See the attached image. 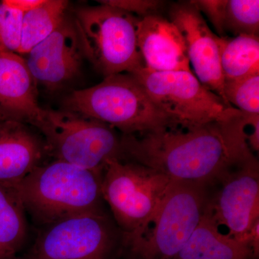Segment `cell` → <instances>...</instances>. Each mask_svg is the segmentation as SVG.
Segmentation results:
<instances>
[{
	"label": "cell",
	"instance_id": "6da1fadb",
	"mask_svg": "<svg viewBox=\"0 0 259 259\" xmlns=\"http://www.w3.org/2000/svg\"><path fill=\"white\" fill-rule=\"evenodd\" d=\"M248 114L182 128L120 137L122 161L152 168L172 182L209 185L255 156L248 143Z\"/></svg>",
	"mask_w": 259,
	"mask_h": 259
},
{
	"label": "cell",
	"instance_id": "7a4b0ae2",
	"mask_svg": "<svg viewBox=\"0 0 259 259\" xmlns=\"http://www.w3.org/2000/svg\"><path fill=\"white\" fill-rule=\"evenodd\" d=\"M102 173L54 160L10 186L26 213L44 227L65 218L104 211Z\"/></svg>",
	"mask_w": 259,
	"mask_h": 259
},
{
	"label": "cell",
	"instance_id": "3957f363",
	"mask_svg": "<svg viewBox=\"0 0 259 259\" xmlns=\"http://www.w3.org/2000/svg\"><path fill=\"white\" fill-rule=\"evenodd\" d=\"M64 102L66 110L101 121L123 135L177 127L128 73L110 75L95 86L75 90Z\"/></svg>",
	"mask_w": 259,
	"mask_h": 259
},
{
	"label": "cell",
	"instance_id": "277c9868",
	"mask_svg": "<svg viewBox=\"0 0 259 259\" xmlns=\"http://www.w3.org/2000/svg\"><path fill=\"white\" fill-rule=\"evenodd\" d=\"M171 182L159 172L134 162L107 161L102 173V197L122 232V245L144 236Z\"/></svg>",
	"mask_w": 259,
	"mask_h": 259
},
{
	"label": "cell",
	"instance_id": "5b68a950",
	"mask_svg": "<svg viewBox=\"0 0 259 259\" xmlns=\"http://www.w3.org/2000/svg\"><path fill=\"white\" fill-rule=\"evenodd\" d=\"M139 18L106 5L83 7L74 20L83 56L105 77L144 68L137 40Z\"/></svg>",
	"mask_w": 259,
	"mask_h": 259
},
{
	"label": "cell",
	"instance_id": "8992f818",
	"mask_svg": "<svg viewBox=\"0 0 259 259\" xmlns=\"http://www.w3.org/2000/svg\"><path fill=\"white\" fill-rule=\"evenodd\" d=\"M41 133L47 154L92 171L122 160L120 137L106 123L71 110H44L33 125Z\"/></svg>",
	"mask_w": 259,
	"mask_h": 259
},
{
	"label": "cell",
	"instance_id": "52a82bcc",
	"mask_svg": "<svg viewBox=\"0 0 259 259\" xmlns=\"http://www.w3.org/2000/svg\"><path fill=\"white\" fill-rule=\"evenodd\" d=\"M207 186L172 182L144 236L124 245L136 259H174L203 215Z\"/></svg>",
	"mask_w": 259,
	"mask_h": 259
},
{
	"label": "cell",
	"instance_id": "ba28073f",
	"mask_svg": "<svg viewBox=\"0 0 259 259\" xmlns=\"http://www.w3.org/2000/svg\"><path fill=\"white\" fill-rule=\"evenodd\" d=\"M131 74L177 127L190 128L243 113L207 90L192 71L156 72L143 68Z\"/></svg>",
	"mask_w": 259,
	"mask_h": 259
},
{
	"label": "cell",
	"instance_id": "9c48e42d",
	"mask_svg": "<svg viewBox=\"0 0 259 259\" xmlns=\"http://www.w3.org/2000/svg\"><path fill=\"white\" fill-rule=\"evenodd\" d=\"M122 233L104 211L41 227L25 259H108Z\"/></svg>",
	"mask_w": 259,
	"mask_h": 259
},
{
	"label": "cell",
	"instance_id": "30bf717a",
	"mask_svg": "<svg viewBox=\"0 0 259 259\" xmlns=\"http://www.w3.org/2000/svg\"><path fill=\"white\" fill-rule=\"evenodd\" d=\"M221 182L222 189L209 201L212 217L218 226L228 228V236L248 243L250 229L259 220L258 160L238 167Z\"/></svg>",
	"mask_w": 259,
	"mask_h": 259
},
{
	"label": "cell",
	"instance_id": "8fae6325",
	"mask_svg": "<svg viewBox=\"0 0 259 259\" xmlns=\"http://www.w3.org/2000/svg\"><path fill=\"white\" fill-rule=\"evenodd\" d=\"M26 59L37 83L55 91L74 79L81 69L83 53L74 20L65 17L47 39L33 48Z\"/></svg>",
	"mask_w": 259,
	"mask_h": 259
},
{
	"label": "cell",
	"instance_id": "7c38bea8",
	"mask_svg": "<svg viewBox=\"0 0 259 259\" xmlns=\"http://www.w3.org/2000/svg\"><path fill=\"white\" fill-rule=\"evenodd\" d=\"M169 16L185 40L196 77L207 90L225 100L218 35L210 30L202 13L191 1L172 5Z\"/></svg>",
	"mask_w": 259,
	"mask_h": 259
},
{
	"label": "cell",
	"instance_id": "4fadbf2b",
	"mask_svg": "<svg viewBox=\"0 0 259 259\" xmlns=\"http://www.w3.org/2000/svg\"><path fill=\"white\" fill-rule=\"evenodd\" d=\"M137 40L145 69L191 71L185 40L171 20L157 14L139 18Z\"/></svg>",
	"mask_w": 259,
	"mask_h": 259
},
{
	"label": "cell",
	"instance_id": "5bb4252c",
	"mask_svg": "<svg viewBox=\"0 0 259 259\" xmlns=\"http://www.w3.org/2000/svg\"><path fill=\"white\" fill-rule=\"evenodd\" d=\"M37 83L20 54L0 53V117L33 126L42 109L37 102Z\"/></svg>",
	"mask_w": 259,
	"mask_h": 259
},
{
	"label": "cell",
	"instance_id": "9a60e30c",
	"mask_svg": "<svg viewBox=\"0 0 259 259\" xmlns=\"http://www.w3.org/2000/svg\"><path fill=\"white\" fill-rule=\"evenodd\" d=\"M48 155L44 139L26 124L0 120V183L13 185L42 165Z\"/></svg>",
	"mask_w": 259,
	"mask_h": 259
},
{
	"label": "cell",
	"instance_id": "2e32d148",
	"mask_svg": "<svg viewBox=\"0 0 259 259\" xmlns=\"http://www.w3.org/2000/svg\"><path fill=\"white\" fill-rule=\"evenodd\" d=\"M208 204L198 226L174 259H250L253 253L249 244L221 233Z\"/></svg>",
	"mask_w": 259,
	"mask_h": 259
},
{
	"label": "cell",
	"instance_id": "e0dca14e",
	"mask_svg": "<svg viewBox=\"0 0 259 259\" xmlns=\"http://www.w3.org/2000/svg\"><path fill=\"white\" fill-rule=\"evenodd\" d=\"M26 211L14 187L0 183V256L15 259L28 238Z\"/></svg>",
	"mask_w": 259,
	"mask_h": 259
},
{
	"label": "cell",
	"instance_id": "ac0fdd59",
	"mask_svg": "<svg viewBox=\"0 0 259 259\" xmlns=\"http://www.w3.org/2000/svg\"><path fill=\"white\" fill-rule=\"evenodd\" d=\"M221 70L225 81L243 79L259 74L258 36L218 35Z\"/></svg>",
	"mask_w": 259,
	"mask_h": 259
},
{
	"label": "cell",
	"instance_id": "d6986e66",
	"mask_svg": "<svg viewBox=\"0 0 259 259\" xmlns=\"http://www.w3.org/2000/svg\"><path fill=\"white\" fill-rule=\"evenodd\" d=\"M68 5L69 2L65 0H44L37 8L24 13L18 54H28L51 35L66 16Z\"/></svg>",
	"mask_w": 259,
	"mask_h": 259
},
{
	"label": "cell",
	"instance_id": "ffe728a7",
	"mask_svg": "<svg viewBox=\"0 0 259 259\" xmlns=\"http://www.w3.org/2000/svg\"><path fill=\"white\" fill-rule=\"evenodd\" d=\"M225 30L236 36H258V0H227Z\"/></svg>",
	"mask_w": 259,
	"mask_h": 259
},
{
	"label": "cell",
	"instance_id": "44dd1931",
	"mask_svg": "<svg viewBox=\"0 0 259 259\" xmlns=\"http://www.w3.org/2000/svg\"><path fill=\"white\" fill-rule=\"evenodd\" d=\"M225 100L245 114L259 115V74L224 81Z\"/></svg>",
	"mask_w": 259,
	"mask_h": 259
},
{
	"label": "cell",
	"instance_id": "7402d4cb",
	"mask_svg": "<svg viewBox=\"0 0 259 259\" xmlns=\"http://www.w3.org/2000/svg\"><path fill=\"white\" fill-rule=\"evenodd\" d=\"M23 13L0 2V53L18 54L21 42Z\"/></svg>",
	"mask_w": 259,
	"mask_h": 259
},
{
	"label": "cell",
	"instance_id": "603a6c76",
	"mask_svg": "<svg viewBox=\"0 0 259 259\" xmlns=\"http://www.w3.org/2000/svg\"><path fill=\"white\" fill-rule=\"evenodd\" d=\"M191 3L208 18L218 36L224 37L227 0H194Z\"/></svg>",
	"mask_w": 259,
	"mask_h": 259
},
{
	"label": "cell",
	"instance_id": "cb8c5ba5",
	"mask_svg": "<svg viewBox=\"0 0 259 259\" xmlns=\"http://www.w3.org/2000/svg\"><path fill=\"white\" fill-rule=\"evenodd\" d=\"M97 3L122 10L130 14L139 15L141 16V18L156 14L163 5V2L158 0H102Z\"/></svg>",
	"mask_w": 259,
	"mask_h": 259
},
{
	"label": "cell",
	"instance_id": "d4e9b609",
	"mask_svg": "<svg viewBox=\"0 0 259 259\" xmlns=\"http://www.w3.org/2000/svg\"><path fill=\"white\" fill-rule=\"evenodd\" d=\"M248 128V127H247ZM248 143L250 149L254 152L259 150V115H250L248 117Z\"/></svg>",
	"mask_w": 259,
	"mask_h": 259
},
{
	"label": "cell",
	"instance_id": "484cf974",
	"mask_svg": "<svg viewBox=\"0 0 259 259\" xmlns=\"http://www.w3.org/2000/svg\"><path fill=\"white\" fill-rule=\"evenodd\" d=\"M11 8L24 13H28L41 4L44 0H5Z\"/></svg>",
	"mask_w": 259,
	"mask_h": 259
},
{
	"label": "cell",
	"instance_id": "4316f807",
	"mask_svg": "<svg viewBox=\"0 0 259 259\" xmlns=\"http://www.w3.org/2000/svg\"><path fill=\"white\" fill-rule=\"evenodd\" d=\"M247 241L253 250V255L256 256L259 250V220L252 226Z\"/></svg>",
	"mask_w": 259,
	"mask_h": 259
},
{
	"label": "cell",
	"instance_id": "83f0119b",
	"mask_svg": "<svg viewBox=\"0 0 259 259\" xmlns=\"http://www.w3.org/2000/svg\"><path fill=\"white\" fill-rule=\"evenodd\" d=\"M0 259H3V258H2V257H1V256H0Z\"/></svg>",
	"mask_w": 259,
	"mask_h": 259
},
{
	"label": "cell",
	"instance_id": "f1b7e54d",
	"mask_svg": "<svg viewBox=\"0 0 259 259\" xmlns=\"http://www.w3.org/2000/svg\"><path fill=\"white\" fill-rule=\"evenodd\" d=\"M0 120H2L1 117H0Z\"/></svg>",
	"mask_w": 259,
	"mask_h": 259
}]
</instances>
